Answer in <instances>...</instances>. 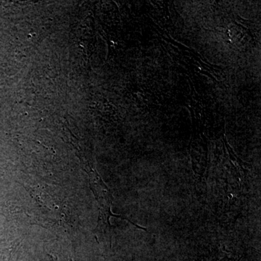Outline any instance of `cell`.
Instances as JSON below:
<instances>
[{
	"label": "cell",
	"mask_w": 261,
	"mask_h": 261,
	"mask_svg": "<svg viewBox=\"0 0 261 261\" xmlns=\"http://www.w3.org/2000/svg\"><path fill=\"white\" fill-rule=\"evenodd\" d=\"M48 256L50 257L51 261H58V257H54V256H53V255H50V254H48ZM69 261H73V257H72V256L70 257Z\"/></svg>",
	"instance_id": "cell-1"
}]
</instances>
